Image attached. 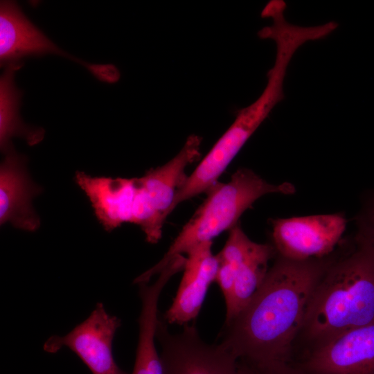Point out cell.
<instances>
[{"instance_id": "cell-1", "label": "cell", "mask_w": 374, "mask_h": 374, "mask_svg": "<svg viewBox=\"0 0 374 374\" xmlns=\"http://www.w3.org/2000/svg\"><path fill=\"white\" fill-rule=\"evenodd\" d=\"M337 256L296 261L276 255L251 300L226 323L221 344L238 359L291 363L309 302Z\"/></svg>"}, {"instance_id": "cell-2", "label": "cell", "mask_w": 374, "mask_h": 374, "mask_svg": "<svg viewBox=\"0 0 374 374\" xmlns=\"http://www.w3.org/2000/svg\"><path fill=\"white\" fill-rule=\"evenodd\" d=\"M353 243L348 252L337 254L309 302L297 338L306 350L374 324V245L355 236Z\"/></svg>"}, {"instance_id": "cell-3", "label": "cell", "mask_w": 374, "mask_h": 374, "mask_svg": "<svg viewBox=\"0 0 374 374\" xmlns=\"http://www.w3.org/2000/svg\"><path fill=\"white\" fill-rule=\"evenodd\" d=\"M294 186L289 182L268 183L253 171L241 168L226 183H217L206 192L203 204L182 228L161 260L138 276L136 284L148 283L174 260L184 256L193 247L212 240L238 224L242 213L259 198L272 193L292 195Z\"/></svg>"}, {"instance_id": "cell-4", "label": "cell", "mask_w": 374, "mask_h": 374, "mask_svg": "<svg viewBox=\"0 0 374 374\" xmlns=\"http://www.w3.org/2000/svg\"><path fill=\"white\" fill-rule=\"evenodd\" d=\"M289 64L285 57L275 58L273 67L267 74V85L260 96L237 112L233 123L187 177L176 193L172 211L179 204L207 192L218 183L219 177L245 143L283 99V83Z\"/></svg>"}, {"instance_id": "cell-5", "label": "cell", "mask_w": 374, "mask_h": 374, "mask_svg": "<svg viewBox=\"0 0 374 374\" xmlns=\"http://www.w3.org/2000/svg\"><path fill=\"white\" fill-rule=\"evenodd\" d=\"M202 137L189 136L179 153L168 162L133 178L132 222L139 226L151 244L159 242L176 193L187 175L186 167L200 157Z\"/></svg>"}, {"instance_id": "cell-6", "label": "cell", "mask_w": 374, "mask_h": 374, "mask_svg": "<svg viewBox=\"0 0 374 374\" xmlns=\"http://www.w3.org/2000/svg\"><path fill=\"white\" fill-rule=\"evenodd\" d=\"M341 213L313 215L271 220L276 255L302 261L334 252L346 227Z\"/></svg>"}, {"instance_id": "cell-7", "label": "cell", "mask_w": 374, "mask_h": 374, "mask_svg": "<svg viewBox=\"0 0 374 374\" xmlns=\"http://www.w3.org/2000/svg\"><path fill=\"white\" fill-rule=\"evenodd\" d=\"M156 338L162 348L164 374H241L238 359L222 344L203 341L194 326L172 334L159 319Z\"/></svg>"}, {"instance_id": "cell-8", "label": "cell", "mask_w": 374, "mask_h": 374, "mask_svg": "<svg viewBox=\"0 0 374 374\" xmlns=\"http://www.w3.org/2000/svg\"><path fill=\"white\" fill-rule=\"evenodd\" d=\"M121 320L109 314L103 303H98L90 315L64 336L53 335L43 349L55 353L62 348L73 351L92 374H116L120 368L112 353L113 340Z\"/></svg>"}, {"instance_id": "cell-9", "label": "cell", "mask_w": 374, "mask_h": 374, "mask_svg": "<svg viewBox=\"0 0 374 374\" xmlns=\"http://www.w3.org/2000/svg\"><path fill=\"white\" fill-rule=\"evenodd\" d=\"M292 364L302 374H374V324L307 350Z\"/></svg>"}, {"instance_id": "cell-10", "label": "cell", "mask_w": 374, "mask_h": 374, "mask_svg": "<svg viewBox=\"0 0 374 374\" xmlns=\"http://www.w3.org/2000/svg\"><path fill=\"white\" fill-rule=\"evenodd\" d=\"M0 165V224L33 232L40 219L33 206V199L42 188L32 179L26 168V159L13 146L4 153Z\"/></svg>"}, {"instance_id": "cell-11", "label": "cell", "mask_w": 374, "mask_h": 374, "mask_svg": "<svg viewBox=\"0 0 374 374\" xmlns=\"http://www.w3.org/2000/svg\"><path fill=\"white\" fill-rule=\"evenodd\" d=\"M211 247L212 242H203L186 253L178 290L163 316L167 323L186 325L198 315L211 284L216 280L218 260Z\"/></svg>"}, {"instance_id": "cell-12", "label": "cell", "mask_w": 374, "mask_h": 374, "mask_svg": "<svg viewBox=\"0 0 374 374\" xmlns=\"http://www.w3.org/2000/svg\"><path fill=\"white\" fill-rule=\"evenodd\" d=\"M56 54L70 58L21 12L12 1L0 4V60L1 65L18 62L28 56Z\"/></svg>"}, {"instance_id": "cell-13", "label": "cell", "mask_w": 374, "mask_h": 374, "mask_svg": "<svg viewBox=\"0 0 374 374\" xmlns=\"http://www.w3.org/2000/svg\"><path fill=\"white\" fill-rule=\"evenodd\" d=\"M74 179L105 231L110 232L123 223L132 222L133 178L93 177L77 171Z\"/></svg>"}, {"instance_id": "cell-14", "label": "cell", "mask_w": 374, "mask_h": 374, "mask_svg": "<svg viewBox=\"0 0 374 374\" xmlns=\"http://www.w3.org/2000/svg\"><path fill=\"white\" fill-rule=\"evenodd\" d=\"M23 63L12 62L7 64L0 80V146L4 154L13 145V137H21L30 145L40 142L44 131L41 128H32L26 125L20 118L19 106L21 92L15 84V73Z\"/></svg>"}, {"instance_id": "cell-15", "label": "cell", "mask_w": 374, "mask_h": 374, "mask_svg": "<svg viewBox=\"0 0 374 374\" xmlns=\"http://www.w3.org/2000/svg\"><path fill=\"white\" fill-rule=\"evenodd\" d=\"M276 255L272 244L253 242L237 269L231 297L225 303L226 323L234 319L251 300L266 277L269 261Z\"/></svg>"}, {"instance_id": "cell-16", "label": "cell", "mask_w": 374, "mask_h": 374, "mask_svg": "<svg viewBox=\"0 0 374 374\" xmlns=\"http://www.w3.org/2000/svg\"><path fill=\"white\" fill-rule=\"evenodd\" d=\"M157 317L152 312L142 313L139 318V339L132 374H164L162 362L155 345Z\"/></svg>"}, {"instance_id": "cell-17", "label": "cell", "mask_w": 374, "mask_h": 374, "mask_svg": "<svg viewBox=\"0 0 374 374\" xmlns=\"http://www.w3.org/2000/svg\"><path fill=\"white\" fill-rule=\"evenodd\" d=\"M355 236L374 245V190L365 198L355 218Z\"/></svg>"}, {"instance_id": "cell-18", "label": "cell", "mask_w": 374, "mask_h": 374, "mask_svg": "<svg viewBox=\"0 0 374 374\" xmlns=\"http://www.w3.org/2000/svg\"><path fill=\"white\" fill-rule=\"evenodd\" d=\"M244 374H302L288 363H274L265 365L247 366Z\"/></svg>"}, {"instance_id": "cell-19", "label": "cell", "mask_w": 374, "mask_h": 374, "mask_svg": "<svg viewBox=\"0 0 374 374\" xmlns=\"http://www.w3.org/2000/svg\"><path fill=\"white\" fill-rule=\"evenodd\" d=\"M116 374H126V373H124L123 371H121V370L120 369Z\"/></svg>"}]
</instances>
